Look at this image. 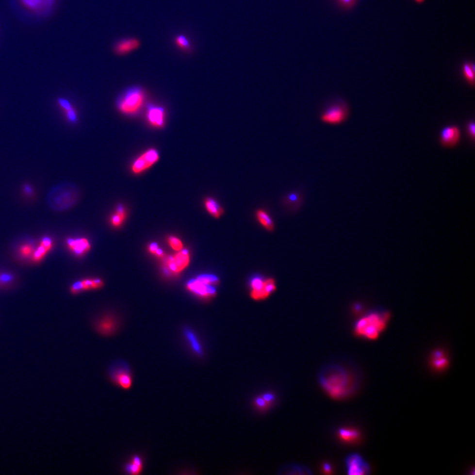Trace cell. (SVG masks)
Segmentation results:
<instances>
[{"label": "cell", "instance_id": "6", "mask_svg": "<svg viewBox=\"0 0 475 475\" xmlns=\"http://www.w3.org/2000/svg\"><path fill=\"white\" fill-rule=\"evenodd\" d=\"M108 377L115 386L124 390L131 388L133 377L129 365L123 360L115 361L110 366Z\"/></svg>", "mask_w": 475, "mask_h": 475}, {"label": "cell", "instance_id": "33", "mask_svg": "<svg viewBox=\"0 0 475 475\" xmlns=\"http://www.w3.org/2000/svg\"><path fill=\"white\" fill-rule=\"evenodd\" d=\"M466 130H467V135L471 140L474 142L475 138V125L473 120L469 121L466 125Z\"/></svg>", "mask_w": 475, "mask_h": 475}, {"label": "cell", "instance_id": "8", "mask_svg": "<svg viewBox=\"0 0 475 475\" xmlns=\"http://www.w3.org/2000/svg\"><path fill=\"white\" fill-rule=\"evenodd\" d=\"M164 269L169 274L177 275L186 269L190 261V253L187 249H181L172 256L165 257Z\"/></svg>", "mask_w": 475, "mask_h": 475}, {"label": "cell", "instance_id": "10", "mask_svg": "<svg viewBox=\"0 0 475 475\" xmlns=\"http://www.w3.org/2000/svg\"><path fill=\"white\" fill-rule=\"evenodd\" d=\"M346 472L349 475H366L370 474V465L357 454L348 455L345 458Z\"/></svg>", "mask_w": 475, "mask_h": 475}, {"label": "cell", "instance_id": "36", "mask_svg": "<svg viewBox=\"0 0 475 475\" xmlns=\"http://www.w3.org/2000/svg\"><path fill=\"white\" fill-rule=\"evenodd\" d=\"M42 245L49 250L52 246V240L49 237H44L42 240Z\"/></svg>", "mask_w": 475, "mask_h": 475}, {"label": "cell", "instance_id": "9", "mask_svg": "<svg viewBox=\"0 0 475 475\" xmlns=\"http://www.w3.org/2000/svg\"><path fill=\"white\" fill-rule=\"evenodd\" d=\"M461 139V131L456 125L445 126L440 131V144L442 147L453 148L459 144Z\"/></svg>", "mask_w": 475, "mask_h": 475}, {"label": "cell", "instance_id": "20", "mask_svg": "<svg viewBox=\"0 0 475 475\" xmlns=\"http://www.w3.org/2000/svg\"><path fill=\"white\" fill-rule=\"evenodd\" d=\"M58 104H59L62 111L64 112L66 118L69 122L75 124L78 122V115L76 110L71 105L70 102L65 98H59L58 100Z\"/></svg>", "mask_w": 475, "mask_h": 475}, {"label": "cell", "instance_id": "4", "mask_svg": "<svg viewBox=\"0 0 475 475\" xmlns=\"http://www.w3.org/2000/svg\"><path fill=\"white\" fill-rule=\"evenodd\" d=\"M146 101V93L142 88L133 86L128 88L117 98V109L123 115H135L142 110Z\"/></svg>", "mask_w": 475, "mask_h": 475}, {"label": "cell", "instance_id": "15", "mask_svg": "<svg viewBox=\"0 0 475 475\" xmlns=\"http://www.w3.org/2000/svg\"><path fill=\"white\" fill-rule=\"evenodd\" d=\"M96 329L103 335H111L115 333L118 325L116 320L112 316H104L97 322Z\"/></svg>", "mask_w": 475, "mask_h": 475}, {"label": "cell", "instance_id": "23", "mask_svg": "<svg viewBox=\"0 0 475 475\" xmlns=\"http://www.w3.org/2000/svg\"><path fill=\"white\" fill-rule=\"evenodd\" d=\"M184 334L188 344H190L191 349L199 357H202L203 355L202 346H201V344H200L199 341H198L194 332L192 331V330L185 329Z\"/></svg>", "mask_w": 475, "mask_h": 475}, {"label": "cell", "instance_id": "28", "mask_svg": "<svg viewBox=\"0 0 475 475\" xmlns=\"http://www.w3.org/2000/svg\"><path fill=\"white\" fill-rule=\"evenodd\" d=\"M256 216L258 221L267 230L271 231L274 229V224H273L272 219L265 210H262V209L257 210Z\"/></svg>", "mask_w": 475, "mask_h": 475}, {"label": "cell", "instance_id": "40", "mask_svg": "<svg viewBox=\"0 0 475 475\" xmlns=\"http://www.w3.org/2000/svg\"><path fill=\"white\" fill-rule=\"evenodd\" d=\"M414 1H415L416 3H419V4H421V3H423L425 0H414Z\"/></svg>", "mask_w": 475, "mask_h": 475}, {"label": "cell", "instance_id": "17", "mask_svg": "<svg viewBox=\"0 0 475 475\" xmlns=\"http://www.w3.org/2000/svg\"><path fill=\"white\" fill-rule=\"evenodd\" d=\"M67 245L72 252L78 256L85 254L91 248L89 241L85 238H69L67 240Z\"/></svg>", "mask_w": 475, "mask_h": 475}, {"label": "cell", "instance_id": "27", "mask_svg": "<svg viewBox=\"0 0 475 475\" xmlns=\"http://www.w3.org/2000/svg\"><path fill=\"white\" fill-rule=\"evenodd\" d=\"M462 74L466 82L471 87H474L475 82V67L472 62H465L462 66Z\"/></svg>", "mask_w": 475, "mask_h": 475}, {"label": "cell", "instance_id": "7", "mask_svg": "<svg viewBox=\"0 0 475 475\" xmlns=\"http://www.w3.org/2000/svg\"><path fill=\"white\" fill-rule=\"evenodd\" d=\"M160 154L155 148H150L141 154L131 163V171L135 175L144 173L159 161Z\"/></svg>", "mask_w": 475, "mask_h": 475}, {"label": "cell", "instance_id": "30", "mask_svg": "<svg viewBox=\"0 0 475 475\" xmlns=\"http://www.w3.org/2000/svg\"><path fill=\"white\" fill-rule=\"evenodd\" d=\"M148 251L150 254L153 255L158 258H160V259L163 260L166 257L164 251L155 243H152L148 245Z\"/></svg>", "mask_w": 475, "mask_h": 475}, {"label": "cell", "instance_id": "11", "mask_svg": "<svg viewBox=\"0 0 475 475\" xmlns=\"http://www.w3.org/2000/svg\"><path fill=\"white\" fill-rule=\"evenodd\" d=\"M186 288L189 291L202 298H212L216 294L214 285H210L203 281L199 277L194 279L190 280L187 283Z\"/></svg>", "mask_w": 475, "mask_h": 475}, {"label": "cell", "instance_id": "2", "mask_svg": "<svg viewBox=\"0 0 475 475\" xmlns=\"http://www.w3.org/2000/svg\"><path fill=\"white\" fill-rule=\"evenodd\" d=\"M391 317L392 315L389 311H372L364 312L354 323V334L367 340H377L388 327Z\"/></svg>", "mask_w": 475, "mask_h": 475}, {"label": "cell", "instance_id": "18", "mask_svg": "<svg viewBox=\"0 0 475 475\" xmlns=\"http://www.w3.org/2000/svg\"><path fill=\"white\" fill-rule=\"evenodd\" d=\"M203 205L207 213L216 219L221 217L225 212L223 207L213 197H205L203 200Z\"/></svg>", "mask_w": 475, "mask_h": 475}, {"label": "cell", "instance_id": "14", "mask_svg": "<svg viewBox=\"0 0 475 475\" xmlns=\"http://www.w3.org/2000/svg\"><path fill=\"white\" fill-rule=\"evenodd\" d=\"M140 43L134 38H124L116 43L115 46V52L119 56L129 54L138 49Z\"/></svg>", "mask_w": 475, "mask_h": 475}, {"label": "cell", "instance_id": "19", "mask_svg": "<svg viewBox=\"0 0 475 475\" xmlns=\"http://www.w3.org/2000/svg\"><path fill=\"white\" fill-rule=\"evenodd\" d=\"M431 364L433 368L437 370H443L448 366L449 360L442 350H436L432 353L431 357Z\"/></svg>", "mask_w": 475, "mask_h": 475}, {"label": "cell", "instance_id": "3", "mask_svg": "<svg viewBox=\"0 0 475 475\" xmlns=\"http://www.w3.org/2000/svg\"><path fill=\"white\" fill-rule=\"evenodd\" d=\"M80 191L74 184L62 182L48 192L47 202L49 208L56 212L68 210L78 202Z\"/></svg>", "mask_w": 475, "mask_h": 475}, {"label": "cell", "instance_id": "25", "mask_svg": "<svg viewBox=\"0 0 475 475\" xmlns=\"http://www.w3.org/2000/svg\"><path fill=\"white\" fill-rule=\"evenodd\" d=\"M126 216H127V211H126L124 205H118L115 208V213L112 214L111 219H110L112 226L120 227L126 220Z\"/></svg>", "mask_w": 475, "mask_h": 475}, {"label": "cell", "instance_id": "34", "mask_svg": "<svg viewBox=\"0 0 475 475\" xmlns=\"http://www.w3.org/2000/svg\"><path fill=\"white\" fill-rule=\"evenodd\" d=\"M255 406L258 407L259 409L265 410L266 409L268 408L270 405L266 402L265 400L263 399L262 396H259V397H256L254 401Z\"/></svg>", "mask_w": 475, "mask_h": 475}, {"label": "cell", "instance_id": "31", "mask_svg": "<svg viewBox=\"0 0 475 475\" xmlns=\"http://www.w3.org/2000/svg\"><path fill=\"white\" fill-rule=\"evenodd\" d=\"M276 283L272 278H268L264 281L263 293L265 298L276 291Z\"/></svg>", "mask_w": 475, "mask_h": 475}, {"label": "cell", "instance_id": "37", "mask_svg": "<svg viewBox=\"0 0 475 475\" xmlns=\"http://www.w3.org/2000/svg\"><path fill=\"white\" fill-rule=\"evenodd\" d=\"M341 3L343 5H345V6H351V5L354 4V1L355 0H339Z\"/></svg>", "mask_w": 475, "mask_h": 475}, {"label": "cell", "instance_id": "13", "mask_svg": "<svg viewBox=\"0 0 475 475\" xmlns=\"http://www.w3.org/2000/svg\"><path fill=\"white\" fill-rule=\"evenodd\" d=\"M148 122L154 128H162L165 124V111L162 106L149 104L147 111Z\"/></svg>", "mask_w": 475, "mask_h": 475}, {"label": "cell", "instance_id": "16", "mask_svg": "<svg viewBox=\"0 0 475 475\" xmlns=\"http://www.w3.org/2000/svg\"><path fill=\"white\" fill-rule=\"evenodd\" d=\"M103 285L104 282L100 278H89L75 282L71 287V291L76 294L85 290L100 289Z\"/></svg>", "mask_w": 475, "mask_h": 475}, {"label": "cell", "instance_id": "35", "mask_svg": "<svg viewBox=\"0 0 475 475\" xmlns=\"http://www.w3.org/2000/svg\"><path fill=\"white\" fill-rule=\"evenodd\" d=\"M47 252H48L47 248L41 245L39 247H38L37 250L34 252V257H33V258H34V260H35V261H39L40 260H41L42 258H43V256H45V254Z\"/></svg>", "mask_w": 475, "mask_h": 475}, {"label": "cell", "instance_id": "22", "mask_svg": "<svg viewBox=\"0 0 475 475\" xmlns=\"http://www.w3.org/2000/svg\"><path fill=\"white\" fill-rule=\"evenodd\" d=\"M338 437L339 439L346 443H353L360 438L359 431L352 428H342L339 429Z\"/></svg>", "mask_w": 475, "mask_h": 475}, {"label": "cell", "instance_id": "12", "mask_svg": "<svg viewBox=\"0 0 475 475\" xmlns=\"http://www.w3.org/2000/svg\"><path fill=\"white\" fill-rule=\"evenodd\" d=\"M55 0H19L21 5L27 11L35 14H47L52 8Z\"/></svg>", "mask_w": 475, "mask_h": 475}, {"label": "cell", "instance_id": "26", "mask_svg": "<svg viewBox=\"0 0 475 475\" xmlns=\"http://www.w3.org/2000/svg\"><path fill=\"white\" fill-rule=\"evenodd\" d=\"M264 281L265 280H262L261 278H256L251 282V296L254 300H260L265 298L263 293Z\"/></svg>", "mask_w": 475, "mask_h": 475}, {"label": "cell", "instance_id": "39", "mask_svg": "<svg viewBox=\"0 0 475 475\" xmlns=\"http://www.w3.org/2000/svg\"><path fill=\"white\" fill-rule=\"evenodd\" d=\"M12 279V277L9 276V275H3L1 277V280L2 282H7L10 281Z\"/></svg>", "mask_w": 475, "mask_h": 475}, {"label": "cell", "instance_id": "1", "mask_svg": "<svg viewBox=\"0 0 475 475\" xmlns=\"http://www.w3.org/2000/svg\"><path fill=\"white\" fill-rule=\"evenodd\" d=\"M318 379L323 390L335 399H342L351 395L359 386L357 376L337 364L328 365L323 368Z\"/></svg>", "mask_w": 475, "mask_h": 475}, {"label": "cell", "instance_id": "24", "mask_svg": "<svg viewBox=\"0 0 475 475\" xmlns=\"http://www.w3.org/2000/svg\"><path fill=\"white\" fill-rule=\"evenodd\" d=\"M278 474L280 475H311V471L304 466L291 464L283 466L280 469Z\"/></svg>", "mask_w": 475, "mask_h": 475}, {"label": "cell", "instance_id": "5", "mask_svg": "<svg viewBox=\"0 0 475 475\" xmlns=\"http://www.w3.org/2000/svg\"><path fill=\"white\" fill-rule=\"evenodd\" d=\"M349 106L344 100H337L326 106L320 115L321 122L337 126L345 122L349 116Z\"/></svg>", "mask_w": 475, "mask_h": 475}, {"label": "cell", "instance_id": "29", "mask_svg": "<svg viewBox=\"0 0 475 475\" xmlns=\"http://www.w3.org/2000/svg\"><path fill=\"white\" fill-rule=\"evenodd\" d=\"M174 41H175L176 45L182 50L189 51L192 47L190 40L186 36L182 35V34H179V35L176 36L174 38Z\"/></svg>", "mask_w": 475, "mask_h": 475}, {"label": "cell", "instance_id": "38", "mask_svg": "<svg viewBox=\"0 0 475 475\" xmlns=\"http://www.w3.org/2000/svg\"><path fill=\"white\" fill-rule=\"evenodd\" d=\"M323 470H324V472L329 474V473L331 472V465L328 463H324V465H323Z\"/></svg>", "mask_w": 475, "mask_h": 475}, {"label": "cell", "instance_id": "21", "mask_svg": "<svg viewBox=\"0 0 475 475\" xmlns=\"http://www.w3.org/2000/svg\"><path fill=\"white\" fill-rule=\"evenodd\" d=\"M143 469L144 462L142 458L139 456H133L129 463L124 465V470L128 474L138 475L142 472Z\"/></svg>", "mask_w": 475, "mask_h": 475}, {"label": "cell", "instance_id": "32", "mask_svg": "<svg viewBox=\"0 0 475 475\" xmlns=\"http://www.w3.org/2000/svg\"><path fill=\"white\" fill-rule=\"evenodd\" d=\"M168 245L174 250L180 252L183 248V244L181 240L174 236H168L167 238Z\"/></svg>", "mask_w": 475, "mask_h": 475}]
</instances>
